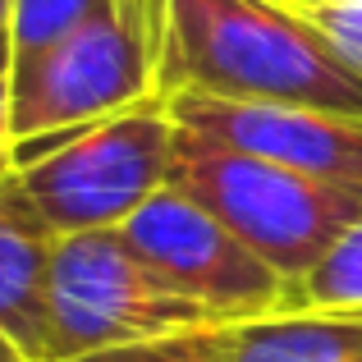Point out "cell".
<instances>
[{
	"label": "cell",
	"mask_w": 362,
	"mask_h": 362,
	"mask_svg": "<svg viewBox=\"0 0 362 362\" xmlns=\"http://www.w3.org/2000/svg\"><path fill=\"white\" fill-rule=\"evenodd\" d=\"M110 0H9V37H14V64L51 51L88 18H97Z\"/></svg>",
	"instance_id": "cell-11"
},
{
	"label": "cell",
	"mask_w": 362,
	"mask_h": 362,
	"mask_svg": "<svg viewBox=\"0 0 362 362\" xmlns=\"http://www.w3.org/2000/svg\"><path fill=\"white\" fill-rule=\"evenodd\" d=\"M175 92L362 119V64L284 0H165L160 97Z\"/></svg>",
	"instance_id": "cell-1"
},
{
	"label": "cell",
	"mask_w": 362,
	"mask_h": 362,
	"mask_svg": "<svg viewBox=\"0 0 362 362\" xmlns=\"http://www.w3.org/2000/svg\"><path fill=\"white\" fill-rule=\"evenodd\" d=\"M339 308H362V221L303 280L289 284L280 312H339Z\"/></svg>",
	"instance_id": "cell-10"
},
{
	"label": "cell",
	"mask_w": 362,
	"mask_h": 362,
	"mask_svg": "<svg viewBox=\"0 0 362 362\" xmlns=\"http://www.w3.org/2000/svg\"><path fill=\"white\" fill-rule=\"evenodd\" d=\"M284 5H298L303 14H317V9H326L330 0H284Z\"/></svg>",
	"instance_id": "cell-15"
},
{
	"label": "cell",
	"mask_w": 362,
	"mask_h": 362,
	"mask_svg": "<svg viewBox=\"0 0 362 362\" xmlns=\"http://www.w3.org/2000/svg\"><path fill=\"white\" fill-rule=\"evenodd\" d=\"M129 247L188 303L221 326L275 317L284 308L289 280L247 247L225 221L179 188H160L119 225Z\"/></svg>",
	"instance_id": "cell-6"
},
{
	"label": "cell",
	"mask_w": 362,
	"mask_h": 362,
	"mask_svg": "<svg viewBox=\"0 0 362 362\" xmlns=\"http://www.w3.org/2000/svg\"><path fill=\"white\" fill-rule=\"evenodd\" d=\"M0 362H28V354H23V349H18L9 335H0Z\"/></svg>",
	"instance_id": "cell-14"
},
{
	"label": "cell",
	"mask_w": 362,
	"mask_h": 362,
	"mask_svg": "<svg viewBox=\"0 0 362 362\" xmlns=\"http://www.w3.org/2000/svg\"><path fill=\"white\" fill-rule=\"evenodd\" d=\"M5 18H9V0H0V23H5Z\"/></svg>",
	"instance_id": "cell-16"
},
{
	"label": "cell",
	"mask_w": 362,
	"mask_h": 362,
	"mask_svg": "<svg viewBox=\"0 0 362 362\" xmlns=\"http://www.w3.org/2000/svg\"><path fill=\"white\" fill-rule=\"evenodd\" d=\"M221 326L175 293L119 230L64 234L46 284V362L92 358L175 330Z\"/></svg>",
	"instance_id": "cell-5"
},
{
	"label": "cell",
	"mask_w": 362,
	"mask_h": 362,
	"mask_svg": "<svg viewBox=\"0 0 362 362\" xmlns=\"http://www.w3.org/2000/svg\"><path fill=\"white\" fill-rule=\"evenodd\" d=\"M165 106L175 124L188 133H202L221 147L362 193V119L354 115H330V110L312 106L225 101L202 97V92H175V97H165Z\"/></svg>",
	"instance_id": "cell-7"
},
{
	"label": "cell",
	"mask_w": 362,
	"mask_h": 362,
	"mask_svg": "<svg viewBox=\"0 0 362 362\" xmlns=\"http://www.w3.org/2000/svg\"><path fill=\"white\" fill-rule=\"evenodd\" d=\"M55 234L28 202L18 170H0V335L28 362H46V284H51Z\"/></svg>",
	"instance_id": "cell-8"
},
{
	"label": "cell",
	"mask_w": 362,
	"mask_h": 362,
	"mask_svg": "<svg viewBox=\"0 0 362 362\" xmlns=\"http://www.w3.org/2000/svg\"><path fill=\"white\" fill-rule=\"evenodd\" d=\"M179 124L165 101H142L88 129L14 147V170L28 202L55 239L119 230L142 202L170 184Z\"/></svg>",
	"instance_id": "cell-3"
},
{
	"label": "cell",
	"mask_w": 362,
	"mask_h": 362,
	"mask_svg": "<svg viewBox=\"0 0 362 362\" xmlns=\"http://www.w3.org/2000/svg\"><path fill=\"white\" fill-rule=\"evenodd\" d=\"M0 170H14V37L0 23Z\"/></svg>",
	"instance_id": "cell-13"
},
{
	"label": "cell",
	"mask_w": 362,
	"mask_h": 362,
	"mask_svg": "<svg viewBox=\"0 0 362 362\" xmlns=\"http://www.w3.org/2000/svg\"><path fill=\"white\" fill-rule=\"evenodd\" d=\"M225 344H230V326H197L160 339H142V344H119L74 362H225Z\"/></svg>",
	"instance_id": "cell-12"
},
{
	"label": "cell",
	"mask_w": 362,
	"mask_h": 362,
	"mask_svg": "<svg viewBox=\"0 0 362 362\" xmlns=\"http://www.w3.org/2000/svg\"><path fill=\"white\" fill-rule=\"evenodd\" d=\"M225 362H362V308L275 312L230 326Z\"/></svg>",
	"instance_id": "cell-9"
},
{
	"label": "cell",
	"mask_w": 362,
	"mask_h": 362,
	"mask_svg": "<svg viewBox=\"0 0 362 362\" xmlns=\"http://www.w3.org/2000/svg\"><path fill=\"white\" fill-rule=\"evenodd\" d=\"M170 188L202 202L289 284L303 280L362 221V193L221 147L188 129L175 133Z\"/></svg>",
	"instance_id": "cell-2"
},
{
	"label": "cell",
	"mask_w": 362,
	"mask_h": 362,
	"mask_svg": "<svg viewBox=\"0 0 362 362\" xmlns=\"http://www.w3.org/2000/svg\"><path fill=\"white\" fill-rule=\"evenodd\" d=\"M160 14L165 0H110L78 33L14 64V147L156 101Z\"/></svg>",
	"instance_id": "cell-4"
}]
</instances>
